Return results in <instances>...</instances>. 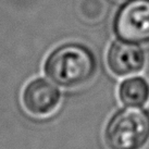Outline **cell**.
Masks as SVG:
<instances>
[{
	"instance_id": "obj_1",
	"label": "cell",
	"mask_w": 149,
	"mask_h": 149,
	"mask_svg": "<svg viewBox=\"0 0 149 149\" xmlns=\"http://www.w3.org/2000/svg\"><path fill=\"white\" fill-rule=\"evenodd\" d=\"M45 70L60 86L77 87L87 83L95 74L96 59L86 47L68 44L50 54Z\"/></svg>"
},
{
	"instance_id": "obj_2",
	"label": "cell",
	"mask_w": 149,
	"mask_h": 149,
	"mask_svg": "<svg viewBox=\"0 0 149 149\" xmlns=\"http://www.w3.org/2000/svg\"><path fill=\"white\" fill-rule=\"evenodd\" d=\"M149 139V113L139 107H128L112 118L106 128L110 149H141Z\"/></svg>"
},
{
	"instance_id": "obj_3",
	"label": "cell",
	"mask_w": 149,
	"mask_h": 149,
	"mask_svg": "<svg viewBox=\"0 0 149 149\" xmlns=\"http://www.w3.org/2000/svg\"><path fill=\"white\" fill-rule=\"evenodd\" d=\"M122 40L134 44L149 42V0H130L120 9L114 22Z\"/></svg>"
},
{
	"instance_id": "obj_4",
	"label": "cell",
	"mask_w": 149,
	"mask_h": 149,
	"mask_svg": "<svg viewBox=\"0 0 149 149\" xmlns=\"http://www.w3.org/2000/svg\"><path fill=\"white\" fill-rule=\"evenodd\" d=\"M61 100L60 91L47 79H37L25 87L22 101L27 111L37 116H48L58 108Z\"/></svg>"
},
{
	"instance_id": "obj_5",
	"label": "cell",
	"mask_w": 149,
	"mask_h": 149,
	"mask_svg": "<svg viewBox=\"0 0 149 149\" xmlns=\"http://www.w3.org/2000/svg\"><path fill=\"white\" fill-rule=\"evenodd\" d=\"M145 64V54L134 42L118 40L108 52V65L116 75L125 76L138 73Z\"/></svg>"
},
{
	"instance_id": "obj_6",
	"label": "cell",
	"mask_w": 149,
	"mask_h": 149,
	"mask_svg": "<svg viewBox=\"0 0 149 149\" xmlns=\"http://www.w3.org/2000/svg\"><path fill=\"white\" fill-rule=\"evenodd\" d=\"M121 101L128 107H141L149 100V84L141 77L125 79L119 91Z\"/></svg>"
}]
</instances>
